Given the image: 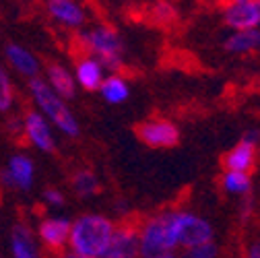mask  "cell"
Returning a JSON list of instances; mask_svg holds the SVG:
<instances>
[{"instance_id":"cell-28","label":"cell","mask_w":260,"mask_h":258,"mask_svg":"<svg viewBox=\"0 0 260 258\" xmlns=\"http://www.w3.org/2000/svg\"><path fill=\"white\" fill-rule=\"evenodd\" d=\"M0 180L5 182V186H9V188H15V182H13V176L9 174V170H5L3 174H0Z\"/></svg>"},{"instance_id":"cell-18","label":"cell","mask_w":260,"mask_h":258,"mask_svg":"<svg viewBox=\"0 0 260 258\" xmlns=\"http://www.w3.org/2000/svg\"><path fill=\"white\" fill-rule=\"evenodd\" d=\"M227 52L234 54H244L260 48V31L258 29H246V31H236L232 38H227L225 42Z\"/></svg>"},{"instance_id":"cell-12","label":"cell","mask_w":260,"mask_h":258,"mask_svg":"<svg viewBox=\"0 0 260 258\" xmlns=\"http://www.w3.org/2000/svg\"><path fill=\"white\" fill-rule=\"evenodd\" d=\"M77 83L85 89V91H97L102 87L104 79V67L100 64V60L95 58H85L77 64Z\"/></svg>"},{"instance_id":"cell-29","label":"cell","mask_w":260,"mask_h":258,"mask_svg":"<svg viewBox=\"0 0 260 258\" xmlns=\"http://www.w3.org/2000/svg\"><path fill=\"white\" fill-rule=\"evenodd\" d=\"M248 258H260V244L250 246V250H248Z\"/></svg>"},{"instance_id":"cell-1","label":"cell","mask_w":260,"mask_h":258,"mask_svg":"<svg viewBox=\"0 0 260 258\" xmlns=\"http://www.w3.org/2000/svg\"><path fill=\"white\" fill-rule=\"evenodd\" d=\"M114 225L104 215H83L73 223L71 246L75 254L87 258H104L110 240L114 236Z\"/></svg>"},{"instance_id":"cell-30","label":"cell","mask_w":260,"mask_h":258,"mask_svg":"<svg viewBox=\"0 0 260 258\" xmlns=\"http://www.w3.org/2000/svg\"><path fill=\"white\" fill-rule=\"evenodd\" d=\"M246 3H252V0H230V5H246Z\"/></svg>"},{"instance_id":"cell-5","label":"cell","mask_w":260,"mask_h":258,"mask_svg":"<svg viewBox=\"0 0 260 258\" xmlns=\"http://www.w3.org/2000/svg\"><path fill=\"white\" fill-rule=\"evenodd\" d=\"M137 133H139V139L145 145L157 147V149L174 147L180 141L178 126L170 120H149V122H145L137 128Z\"/></svg>"},{"instance_id":"cell-4","label":"cell","mask_w":260,"mask_h":258,"mask_svg":"<svg viewBox=\"0 0 260 258\" xmlns=\"http://www.w3.org/2000/svg\"><path fill=\"white\" fill-rule=\"evenodd\" d=\"M81 42L91 54L97 56L104 71L118 73L122 69V40L110 27H97L87 34H81Z\"/></svg>"},{"instance_id":"cell-13","label":"cell","mask_w":260,"mask_h":258,"mask_svg":"<svg viewBox=\"0 0 260 258\" xmlns=\"http://www.w3.org/2000/svg\"><path fill=\"white\" fill-rule=\"evenodd\" d=\"M48 11L54 19L69 27H79L85 21V13L75 0H48Z\"/></svg>"},{"instance_id":"cell-8","label":"cell","mask_w":260,"mask_h":258,"mask_svg":"<svg viewBox=\"0 0 260 258\" xmlns=\"http://www.w3.org/2000/svg\"><path fill=\"white\" fill-rule=\"evenodd\" d=\"M225 23L236 31L258 29L260 25V0H252L246 5H227L223 11Z\"/></svg>"},{"instance_id":"cell-27","label":"cell","mask_w":260,"mask_h":258,"mask_svg":"<svg viewBox=\"0 0 260 258\" xmlns=\"http://www.w3.org/2000/svg\"><path fill=\"white\" fill-rule=\"evenodd\" d=\"M9 131L19 135V133H25V120H19V118H11L9 120Z\"/></svg>"},{"instance_id":"cell-22","label":"cell","mask_w":260,"mask_h":258,"mask_svg":"<svg viewBox=\"0 0 260 258\" xmlns=\"http://www.w3.org/2000/svg\"><path fill=\"white\" fill-rule=\"evenodd\" d=\"M13 106V83L0 67V112H7Z\"/></svg>"},{"instance_id":"cell-26","label":"cell","mask_w":260,"mask_h":258,"mask_svg":"<svg viewBox=\"0 0 260 258\" xmlns=\"http://www.w3.org/2000/svg\"><path fill=\"white\" fill-rule=\"evenodd\" d=\"M242 141H244V143H248V145H252V147H258V145H260V131H256V128H252V131L244 133Z\"/></svg>"},{"instance_id":"cell-6","label":"cell","mask_w":260,"mask_h":258,"mask_svg":"<svg viewBox=\"0 0 260 258\" xmlns=\"http://www.w3.org/2000/svg\"><path fill=\"white\" fill-rule=\"evenodd\" d=\"M211 240H213V228L207 219L180 211V246L194 248Z\"/></svg>"},{"instance_id":"cell-24","label":"cell","mask_w":260,"mask_h":258,"mask_svg":"<svg viewBox=\"0 0 260 258\" xmlns=\"http://www.w3.org/2000/svg\"><path fill=\"white\" fill-rule=\"evenodd\" d=\"M155 19H157L159 23H168L170 19H174V9H172V5H170V3H159V5L155 7Z\"/></svg>"},{"instance_id":"cell-10","label":"cell","mask_w":260,"mask_h":258,"mask_svg":"<svg viewBox=\"0 0 260 258\" xmlns=\"http://www.w3.org/2000/svg\"><path fill=\"white\" fill-rule=\"evenodd\" d=\"M73 223L64 217H48L40 225V238L48 248H62L71 242Z\"/></svg>"},{"instance_id":"cell-14","label":"cell","mask_w":260,"mask_h":258,"mask_svg":"<svg viewBox=\"0 0 260 258\" xmlns=\"http://www.w3.org/2000/svg\"><path fill=\"white\" fill-rule=\"evenodd\" d=\"M48 81L50 87L60 95L62 100H73L77 93V77H73L60 64H50L48 67Z\"/></svg>"},{"instance_id":"cell-31","label":"cell","mask_w":260,"mask_h":258,"mask_svg":"<svg viewBox=\"0 0 260 258\" xmlns=\"http://www.w3.org/2000/svg\"><path fill=\"white\" fill-rule=\"evenodd\" d=\"M67 258H87V256H81V254H75V252H73V254H69Z\"/></svg>"},{"instance_id":"cell-3","label":"cell","mask_w":260,"mask_h":258,"mask_svg":"<svg viewBox=\"0 0 260 258\" xmlns=\"http://www.w3.org/2000/svg\"><path fill=\"white\" fill-rule=\"evenodd\" d=\"M29 89H31V95H34L36 104L40 106L42 114L48 120H52V124L58 131H62L67 137H79V122H77L75 114L46 81L31 79Z\"/></svg>"},{"instance_id":"cell-17","label":"cell","mask_w":260,"mask_h":258,"mask_svg":"<svg viewBox=\"0 0 260 258\" xmlns=\"http://www.w3.org/2000/svg\"><path fill=\"white\" fill-rule=\"evenodd\" d=\"M9 174L13 176L15 188L29 190L31 184H34V164H31V159L25 155H15L9 161Z\"/></svg>"},{"instance_id":"cell-15","label":"cell","mask_w":260,"mask_h":258,"mask_svg":"<svg viewBox=\"0 0 260 258\" xmlns=\"http://www.w3.org/2000/svg\"><path fill=\"white\" fill-rule=\"evenodd\" d=\"M7 58H9L11 67H13L15 71H19V73L25 75V77L38 79L40 62H38V58L31 54L29 50H25V48H21V46H9V48H7Z\"/></svg>"},{"instance_id":"cell-9","label":"cell","mask_w":260,"mask_h":258,"mask_svg":"<svg viewBox=\"0 0 260 258\" xmlns=\"http://www.w3.org/2000/svg\"><path fill=\"white\" fill-rule=\"evenodd\" d=\"M25 137L40 151H54V147H56L50 124H48L46 116L40 112H29L25 116Z\"/></svg>"},{"instance_id":"cell-16","label":"cell","mask_w":260,"mask_h":258,"mask_svg":"<svg viewBox=\"0 0 260 258\" xmlns=\"http://www.w3.org/2000/svg\"><path fill=\"white\" fill-rule=\"evenodd\" d=\"M11 250H13V258H40L34 236H31L29 228H25V225H17L13 230Z\"/></svg>"},{"instance_id":"cell-20","label":"cell","mask_w":260,"mask_h":258,"mask_svg":"<svg viewBox=\"0 0 260 258\" xmlns=\"http://www.w3.org/2000/svg\"><path fill=\"white\" fill-rule=\"evenodd\" d=\"M221 184H223V188L227 192H230V195L248 197L250 190H252V180L244 172H225L223 178H221Z\"/></svg>"},{"instance_id":"cell-11","label":"cell","mask_w":260,"mask_h":258,"mask_svg":"<svg viewBox=\"0 0 260 258\" xmlns=\"http://www.w3.org/2000/svg\"><path fill=\"white\" fill-rule=\"evenodd\" d=\"M256 164V147L240 141L232 151H227L223 157L225 172H244L248 174Z\"/></svg>"},{"instance_id":"cell-32","label":"cell","mask_w":260,"mask_h":258,"mask_svg":"<svg viewBox=\"0 0 260 258\" xmlns=\"http://www.w3.org/2000/svg\"><path fill=\"white\" fill-rule=\"evenodd\" d=\"M161 258H176V256H174V254H164Z\"/></svg>"},{"instance_id":"cell-19","label":"cell","mask_w":260,"mask_h":258,"mask_svg":"<svg viewBox=\"0 0 260 258\" xmlns=\"http://www.w3.org/2000/svg\"><path fill=\"white\" fill-rule=\"evenodd\" d=\"M100 91H102V98L106 102H110V104H122V102H126L128 100V93H130L128 83L122 77H118V75L108 77L102 83Z\"/></svg>"},{"instance_id":"cell-7","label":"cell","mask_w":260,"mask_h":258,"mask_svg":"<svg viewBox=\"0 0 260 258\" xmlns=\"http://www.w3.org/2000/svg\"><path fill=\"white\" fill-rule=\"evenodd\" d=\"M137 256H141V232H137L133 225H122V228L114 232L104 258H137Z\"/></svg>"},{"instance_id":"cell-2","label":"cell","mask_w":260,"mask_h":258,"mask_svg":"<svg viewBox=\"0 0 260 258\" xmlns=\"http://www.w3.org/2000/svg\"><path fill=\"white\" fill-rule=\"evenodd\" d=\"M180 246V211L151 217L141 230V256L161 258Z\"/></svg>"},{"instance_id":"cell-21","label":"cell","mask_w":260,"mask_h":258,"mask_svg":"<svg viewBox=\"0 0 260 258\" xmlns=\"http://www.w3.org/2000/svg\"><path fill=\"white\" fill-rule=\"evenodd\" d=\"M73 188H75V192H77L79 197L89 199V197L95 195L97 190H100V182H97V178H95L93 172L81 170V172H77L75 178H73Z\"/></svg>"},{"instance_id":"cell-23","label":"cell","mask_w":260,"mask_h":258,"mask_svg":"<svg viewBox=\"0 0 260 258\" xmlns=\"http://www.w3.org/2000/svg\"><path fill=\"white\" fill-rule=\"evenodd\" d=\"M217 254H219L217 246L213 242H207V244H201V246L188 248L184 258H217Z\"/></svg>"},{"instance_id":"cell-25","label":"cell","mask_w":260,"mask_h":258,"mask_svg":"<svg viewBox=\"0 0 260 258\" xmlns=\"http://www.w3.org/2000/svg\"><path fill=\"white\" fill-rule=\"evenodd\" d=\"M44 199H46L52 207H62V205H64V197H62V192H60V190H56V188L46 190V192H44Z\"/></svg>"}]
</instances>
